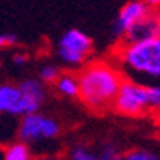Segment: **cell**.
Masks as SVG:
<instances>
[{
	"label": "cell",
	"instance_id": "2e32d148",
	"mask_svg": "<svg viewBox=\"0 0 160 160\" xmlns=\"http://www.w3.org/2000/svg\"><path fill=\"white\" fill-rule=\"evenodd\" d=\"M100 157L101 160H121V154L118 152V149L111 144H105L103 147L100 149Z\"/></svg>",
	"mask_w": 160,
	"mask_h": 160
},
{
	"label": "cell",
	"instance_id": "8992f818",
	"mask_svg": "<svg viewBox=\"0 0 160 160\" xmlns=\"http://www.w3.org/2000/svg\"><path fill=\"white\" fill-rule=\"evenodd\" d=\"M18 88L20 101L17 108V116L39 111L48 98V85L42 83L39 78H26L18 83Z\"/></svg>",
	"mask_w": 160,
	"mask_h": 160
},
{
	"label": "cell",
	"instance_id": "3957f363",
	"mask_svg": "<svg viewBox=\"0 0 160 160\" xmlns=\"http://www.w3.org/2000/svg\"><path fill=\"white\" fill-rule=\"evenodd\" d=\"M93 39L78 28H70L57 39L56 56L62 65L69 69H80L93 56Z\"/></svg>",
	"mask_w": 160,
	"mask_h": 160
},
{
	"label": "cell",
	"instance_id": "52a82bcc",
	"mask_svg": "<svg viewBox=\"0 0 160 160\" xmlns=\"http://www.w3.org/2000/svg\"><path fill=\"white\" fill-rule=\"evenodd\" d=\"M155 36H160V12L149 8L126 31L121 42H136V41L152 39Z\"/></svg>",
	"mask_w": 160,
	"mask_h": 160
},
{
	"label": "cell",
	"instance_id": "7c38bea8",
	"mask_svg": "<svg viewBox=\"0 0 160 160\" xmlns=\"http://www.w3.org/2000/svg\"><path fill=\"white\" fill-rule=\"evenodd\" d=\"M61 67L56 64H42L39 70H38V78L41 80L42 83H46L48 87L52 85L56 82V78L61 75Z\"/></svg>",
	"mask_w": 160,
	"mask_h": 160
},
{
	"label": "cell",
	"instance_id": "4fadbf2b",
	"mask_svg": "<svg viewBox=\"0 0 160 160\" xmlns=\"http://www.w3.org/2000/svg\"><path fill=\"white\" fill-rule=\"evenodd\" d=\"M69 160H101L98 152H93L87 145H74L69 152Z\"/></svg>",
	"mask_w": 160,
	"mask_h": 160
},
{
	"label": "cell",
	"instance_id": "9c48e42d",
	"mask_svg": "<svg viewBox=\"0 0 160 160\" xmlns=\"http://www.w3.org/2000/svg\"><path fill=\"white\" fill-rule=\"evenodd\" d=\"M57 95L64 98H78L80 85H78V77L77 72H61V75L56 78V82L51 85Z\"/></svg>",
	"mask_w": 160,
	"mask_h": 160
},
{
	"label": "cell",
	"instance_id": "6da1fadb",
	"mask_svg": "<svg viewBox=\"0 0 160 160\" xmlns=\"http://www.w3.org/2000/svg\"><path fill=\"white\" fill-rule=\"evenodd\" d=\"M78 77V98L92 111H105L111 108L118 93L124 72L114 61L97 59L88 61L77 70Z\"/></svg>",
	"mask_w": 160,
	"mask_h": 160
},
{
	"label": "cell",
	"instance_id": "30bf717a",
	"mask_svg": "<svg viewBox=\"0 0 160 160\" xmlns=\"http://www.w3.org/2000/svg\"><path fill=\"white\" fill-rule=\"evenodd\" d=\"M18 101H20L18 85H12V83L0 85V113L17 116Z\"/></svg>",
	"mask_w": 160,
	"mask_h": 160
},
{
	"label": "cell",
	"instance_id": "ffe728a7",
	"mask_svg": "<svg viewBox=\"0 0 160 160\" xmlns=\"http://www.w3.org/2000/svg\"><path fill=\"white\" fill-rule=\"evenodd\" d=\"M158 12H160V10H158Z\"/></svg>",
	"mask_w": 160,
	"mask_h": 160
},
{
	"label": "cell",
	"instance_id": "ac0fdd59",
	"mask_svg": "<svg viewBox=\"0 0 160 160\" xmlns=\"http://www.w3.org/2000/svg\"><path fill=\"white\" fill-rule=\"evenodd\" d=\"M12 62H13V65H17V67H23V65H26L30 62V56L26 52H23V51H20V52H15L12 56Z\"/></svg>",
	"mask_w": 160,
	"mask_h": 160
},
{
	"label": "cell",
	"instance_id": "5bb4252c",
	"mask_svg": "<svg viewBox=\"0 0 160 160\" xmlns=\"http://www.w3.org/2000/svg\"><path fill=\"white\" fill-rule=\"evenodd\" d=\"M149 113L160 118V85H149Z\"/></svg>",
	"mask_w": 160,
	"mask_h": 160
},
{
	"label": "cell",
	"instance_id": "e0dca14e",
	"mask_svg": "<svg viewBox=\"0 0 160 160\" xmlns=\"http://www.w3.org/2000/svg\"><path fill=\"white\" fill-rule=\"evenodd\" d=\"M17 36L12 34V33H2L0 34V49H5V48H12L17 44Z\"/></svg>",
	"mask_w": 160,
	"mask_h": 160
},
{
	"label": "cell",
	"instance_id": "d6986e66",
	"mask_svg": "<svg viewBox=\"0 0 160 160\" xmlns=\"http://www.w3.org/2000/svg\"><path fill=\"white\" fill-rule=\"evenodd\" d=\"M144 3L150 10H160V0H144Z\"/></svg>",
	"mask_w": 160,
	"mask_h": 160
},
{
	"label": "cell",
	"instance_id": "9a60e30c",
	"mask_svg": "<svg viewBox=\"0 0 160 160\" xmlns=\"http://www.w3.org/2000/svg\"><path fill=\"white\" fill-rule=\"evenodd\" d=\"M160 157L150 150H144V149H136V150H129L124 155H121V160H158Z\"/></svg>",
	"mask_w": 160,
	"mask_h": 160
},
{
	"label": "cell",
	"instance_id": "7a4b0ae2",
	"mask_svg": "<svg viewBox=\"0 0 160 160\" xmlns=\"http://www.w3.org/2000/svg\"><path fill=\"white\" fill-rule=\"evenodd\" d=\"M113 61L124 75L160 78V36L136 42H118L113 51Z\"/></svg>",
	"mask_w": 160,
	"mask_h": 160
},
{
	"label": "cell",
	"instance_id": "ba28073f",
	"mask_svg": "<svg viewBox=\"0 0 160 160\" xmlns=\"http://www.w3.org/2000/svg\"><path fill=\"white\" fill-rule=\"evenodd\" d=\"M147 10H149V7L144 3V0H129V2H126L121 7V10L118 12V15H116L113 21V30H111L113 36L118 41H121L122 36L126 34V31Z\"/></svg>",
	"mask_w": 160,
	"mask_h": 160
},
{
	"label": "cell",
	"instance_id": "5b68a950",
	"mask_svg": "<svg viewBox=\"0 0 160 160\" xmlns=\"http://www.w3.org/2000/svg\"><path fill=\"white\" fill-rule=\"evenodd\" d=\"M59 134H61V124L52 116L42 114L39 111L21 116L18 126V137L20 141L26 142L28 145L52 141Z\"/></svg>",
	"mask_w": 160,
	"mask_h": 160
},
{
	"label": "cell",
	"instance_id": "8fae6325",
	"mask_svg": "<svg viewBox=\"0 0 160 160\" xmlns=\"http://www.w3.org/2000/svg\"><path fill=\"white\" fill-rule=\"evenodd\" d=\"M31 149L30 145L23 141L13 142L7 145L3 150V160H31Z\"/></svg>",
	"mask_w": 160,
	"mask_h": 160
},
{
	"label": "cell",
	"instance_id": "277c9868",
	"mask_svg": "<svg viewBox=\"0 0 160 160\" xmlns=\"http://www.w3.org/2000/svg\"><path fill=\"white\" fill-rule=\"evenodd\" d=\"M111 108L122 116L137 118L149 113V85L126 77L122 80Z\"/></svg>",
	"mask_w": 160,
	"mask_h": 160
}]
</instances>
